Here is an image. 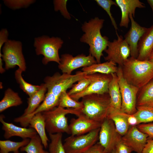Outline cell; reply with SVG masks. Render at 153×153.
<instances>
[{"label":"cell","instance_id":"obj_1","mask_svg":"<svg viewBox=\"0 0 153 153\" xmlns=\"http://www.w3.org/2000/svg\"><path fill=\"white\" fill-rule=\"evenodd\" d=\"M104 20L96 17L88 22H85L81 27L84 33L80 39L81 42L89 46V54L95 59L97 63H101V58L103 56V52L107 48L109 38L103 36L101 33Z\"/></svg>","mask_w":153,"mask_h":153},{"label":"cell","instance_id":"obj_2","mask_svg":"<svg viewBox=\"0 0 153 153\" xmlns=\"http://www.w3.org/2000/svg\"><path fill=\"white\" fill-rule=\"evenodd\" d=\"M123 76L129 84L140 88L153 78V62L129 57L122 67Z\"/></svg>","mask_w":153,"mask_h":153},{"label":"cell","instance_id":"obj_3","mask_svg":"<svg viewBox=\"0 0 153 153\" xmlns=\"http://www.w3.org/2000/svg\"><path fill=\"white\" fill-rule=\"evenodd\" d=\"M82 99L83 107L79 110L81 114L101 123L107 118L110 107L108 93L92 94L86 95Z\"/></svg>","mask_w":153,"mask_h":153},{"label":"cell","instance_id":"obj_4","mask_svg":"<svg viewBox=\"0 0 153 153\" xmlns=\"http://www.w3.org/2000/svg\"><path fill=\"white\" fill-rule=\"evenodd\" d=\"M45 123L46 129L48 134L66 133L70 134L69 125L66 115H81L79 110L73 109H65L56 107L42 112Z\"/></svg>","mask_w":153,"mask_h":153},{"label":"cell","instance_id":"obj_5","mask_svg":"<svg viewBox=\"0 0 153 153\" xmlns=\"http://www.w3.org/2000/svg\"><path fill=\"white\" fill-rule=\"evenodd\" d=\"M63 43L60 38L43 35L35 38L34 46L37 55L43 56L42 62L44 65H46L50 61L59 64L60 58L59 50Z\"/></svg>","mask_w":153,"mask_h":153},{"label":"cell","instance_id":"obj_6","mask_svg":"<svg viewBox=\"0 0 153 153\" xmlns=\"http://www.w3.org/2000/svg\"><path fill=\"white\" fill-rule=\"evenodd\" d=\"M87 75L83 71H78L75 75L65 73L61 74L57 72L51 76H47L44 79V84L47 92L58 97L61 93L73 86L74 83L78 82Z\"/></svg>","mask_w":153,"mask_h":153},{"label":"cell","instance_id":"obj_7","mask_svg":"<svg viewBox=\"0 0 153 153\" xmlns=\"http://www.w3.org/2000/svg\"><path fill=\"white\" fill-rule=\"evenodd\" d=\"M120 86L122 97L121 111L129 115L137 111V97L139 90L138 88L129 84L124 78L122 67L118 66L116 73Z\"/></svg>","mask_w":153,"mask_h":153},{"label":"cell","instance_id":"obj_8","mask_svg":"<svg viewBox=\"0 0 153 153\" xmlns=\"http://www.w3.org/2000/svg\"><path fill=\"white\" fill-rule=\"evenodd\" d=\"M3 54H0L5 63V69L8 70L16 66L23 72L26 68L25 59L22 50V44L19 41L8 40L4 44Z\"/></svg>","mask_w":153,"mask_h":153},{"label":"cell","instance_id":"obj_9","mask_svg":"<svg viewBox=\"0 0 153 153\" xmlns=\"http://www.w3.org/2000/svg\"><path fill=\"white\" fill-rule=\"evenodd\" d=\"M100 129V128L86 134L66 138L63 144L65 153H84L96 143Z\"/></svg>","mask_w":153,"mask_h":153},{"label":"cell","instance_id":"obj_10","mask_svg":"<svg viewBox=\"0 0 153 153\" xmlns=\"http://www.w3.org/2000/svg\"><path fill=\"white\" fill-rule=\"evenodd\" d=\"M117 38L112 42L109 41L107 48L104 51L107 56L104 57L105 60L111 61L122 67L129 57L130 50L128 43L121 35L116 34Z\"/></svg>","mask_w":153,"mask_h":153},{"label":"cell","instance_id":"obj_11","mask_svg":"<svg viewBox=\"0 0 153 153\" xmlns=\"http://www.w3.org/2000/svg\"><path fill=\"white\" fill-rule=\"evenodd\" d=\"M90 83L83 91L79 93L70 95L73 99L78 100L83 97L92 94H102L108 93V86L112 78L111 74L100 73L86 75Z\"/></svg>","mask_w":153,"mask_h":153},{"label":"cell","instance_id":"obj_12","mask_svg":"<svg viewBox=\"0 0 153 153\" xmlns=\"http://www.w3.org/2000/svg\"><path fill=\"white\" fill-rule=\"evenodd\" d=\"M121 137L111 120L107 118L102 122L99 139V143L104 149V153H111L115 148L117 142Z\"/></svg>","mask_w":153,"mask_h":153},{"label":"cell","instance_id":"obj_13","mask_svg":"<svg viewBox=\"0 0 153 153\" xmlns=\"http://www.w3.org/2000/svg\"><path fill=\"white\" fill-rule=\"evenodd\" d=\"M97 63L95 59L91 54L88 56L82 54L75 57L69 54L62 55L58 67L63 73L71 75L72 71L81 67L90 66Z\"/></svg>","mask_w":153,"mask_h":153},{"label":"cell","instance_id":"obj_14","mask_svg":"<svg viewBox=\"0 0 153 153\" xmlns=\"http://www.w3.org/2000/svg\"><path fill=\"white\" fill-rule=\"evenodd\" d=\"M148 139L147 135L139 130L136 126H131L121 138L122 142L136 153H142Z\"/></svg>","mask_w":153,"mask_h":153},{"label":"cell","instance_id":"obj_15","mask_svg":"<svg viewBox=\"0 0 153 153\" xmlns=\"http://www.w3.org/2000/svg\"><path fill=\"white\" fill-rule=\"evenodd\" d=\"M129 17L131 26L124 36V40L129 47L131 57L137 58L138 55V42L147 28L141 26L134 20L132 15L129 14Z\"/></svg>","mask_w":153,"mask_h":153},{"label":"cell","instance_id":"obj_16","mask_svg":"<svg viewBox=\"0 0 153 153\" xmlns=\"http://www.w3.org/2000/svg\"><path fill=\"white\" fill-rule=\"evenodd\" d=\"M101 124L81 114L77 118L71 120L69 125L70 134L77 136L87 133L100 128Z\"/></svg>","mask_w":153,"mask_h":153},{"label":"cell","instance_id":"obj_17","mask_svg":"<svg viewBox=\"0 0 153 153\" xmlns=\"http://www.w3.org/2000/svg\"><path fill=\"white\" fill-rule=\"evenodd\" d=\"M4 118L3 115H0V121L2 124V129L5 131L4 137L5 139H8L14 136L20 137L23 139H31L37 134L33 128L17 126L12 123L5 122Z\"/></svg>","mask_w":153,"mask_h":153},{"label":"cell","instance_id":"obj_18","mask_svg":"<svg viewBox=\"0 0 153 153\" xmlns=\"http://www.w3.org/2000/svg\"><path fill=\"white\" fill-rule=\"evenodd\" d=\"M117 5L121 12V18L120 26L127 28L130 22L129 15L131 14L135 17L136 8H145V5L139 0H116Z\"/></svg>","mask_w":153,"mask_h":153},{"label":"cell","instance_id":"obj_19","mask_svg":"<svg viewBox=\"0 0 153 153\" xmlns=\"http://www.w3.org/2000/svg\"><path fill=\"white\" fill-rule=\"evenodd\" d=\"M138 48V55L137 59L140 60H148L153 49V24L147 28L141 37Z\"/></svg>","mask_w":153,"mask_h":153},{"label":"cell","instance_id":"obj_20","mask_svg":"<svg viewBox=\"0 0 153 153\" xmlns=\"http://www.w3.org/2000/svg\"><path fill=\"white\" fill-rule=\"evenodd\" d=\"M136 106L137 110L153 107V78L139 89Z\"/></svg>","mask_w":153,"mask_h":153},{"label":"cell","instance_id":"obj_21","mask_svg":"<svg viewBox=\"0 0 153 153\" xmlns=\"http://www.w3.org/2000/svg\"><path fill=\"white\" fill-rule=\"evenodd\" d=\"M128 115L121 110L111 106L110 107L107 118L113 122L117 131L122 136L126 133L129 128L130 125L128 120Z\"/></svg>","mask_w":153,"mask_h":153},{"label":"cell","instance_id":"obj_22","mask_svg":"<svg viewBox=\"0 0 153 153\" xmlns=\"http://www.w3.org/2000/svg\"><path fill=\"white\" fill-rule=\"evenodd\" d=\"M112 78L108 86V94L110 98V106L120 110L122 97L118 77L116 73L111 74Z\"/></svg>","mask_w":153,"mask_h":153},{"label":"cell","instance_id":"obj_23","mask_svg":"<svg viewBox=\"0 0 153 153\" xmlns=\"http://www.w3.org/2000/svg\"><path fill=\"white\" fill-rule=\"evenodd\" d=\"M29 124L30 128L35 130L44 147L47 148L49 140L46 134L45 119L42 113L39 112L33 116L30 120Z\"/></svg>","mask_w":153,"mask_h":153},{"label":"cell","instance_id":"obj_24","mask_svg":"<svg viewBox=\"0 0 153 153\" xmlns=\"http://www.w3.org/2000/svg\"><path fill=\"white\" fill-rule=\"evenodd\" d=\"M117 64L111 61H107L103 63L94 64L90 66L83 67L82 71L89 75L96 73L109 74L116 73L118 69Z\"/></svg>","mask_w":153,"mask_h":153},{"label":"cell","instance_id":"obj_25","mask_svg":"<svg viewBox=\"0 0 153 153\" xmlns=\"http://www.w3.org/2000/svg\"><path fill=\"white\" fill-rule=\"evenodd\" d=\"M41 85V88L27 99V107L20 117H25L33 113L39 106L41 103L44 100L47 88L44 83L42 84Z\"/></svg>","mask_w":153,"mask_h":153},{"label":"cell","instance_id":"obj_26","mask_svg":"<svg viewBox=\"0 0 153 153\" xmlns=\"http://www.w3.org/2000/svg\"><path fill=\"white\" fill-rule=\"evenodd\" d=\"M22 101L18 94L10 88L5 91L4 96L0 101V112L12 107L22 104Z\"/></svg>","mask_w":153,"mask_h":153},{"label":"cell","instance_id":"obj_27","mask_svg":"<svg viewBox=\"0 0 153 153\" xmlns=\"http://www.w3.org/2000/svg\"><path fill=\"white\" fill-rule=\"evenodd\" d=\"M30 140L29 138L23 139L20 142H14L9 140L0 141V153H20L19 152V148L27 145Z\"/></svg>","mask_w":153,"mask_h":153},{"label":"cell","instance_id":"obj_28","mask_svg":"<svg viewBox=\"0 0 153 153\" xmlns=\"http://www.w3.org/2000/svg\"><path fill=\"white\" fill-rule=\"evenodd\" d=\"M23 71L18 68L15 73V77L21 89L30 97L38 91L41 88V85H35L27 82L23 78L22 73Z\"/></svg>","mask_w":153,"mask_h":153},{"label":"cell","instance_id":"obj_29","mask_svg":"<svg viewBox=\"0 0 153 153\" xmlns=\"http://www.w3.org/2000/svg\"><path fill=\"white\" fill-rule=\"evenodd\" d=\"M20 150L27 153H46L47 152V151L43 149L41 139L38 134L31 139L28 143L21 148Z\"/></svg>","mask_w":153,"mask_h":153},{"label":"cell","instance_id":"obj_30","mask_svg":"<svg viewBox=\"0 0 153 153\" xmlns=\"http://www.w3.org/2000/svg\"><path fill=\"white\" fill-rule=\"evenodd\" d=\"M58 107L63 108H72L79 110L82 108L83 105L81 101L80 102L73 99L66 91H64L60 96Z\"/></svg>","mask_w":153,"mask_h":153},{"label":"cell","instance_id":"obj_31","mask_svg":"<svg viewBox=\"0 0 153 153\" xmlns=\"http://www.w3.org/2000/svg\"><path fill=\"white\" fill-rule=\"evenodd\" d=\"M50 142L48 146L49 153H66L62 142V133L49 134Z\"/></svg>","mask_w":153,"mask_h":153},{"label":"cell","instance_id":"obj_32","mask_svg":"<svg viewBox=\"0 0 153 153\" xmlns=\"http://www.w3.org/2000/svg\"><path fill=\"white\" fill-rule=\"evenodd\" d=\"M95 1L98 5L107 12L110 19L112 25L115 29L116 33H118L117 30L118 29L116 21L110 12L111 7L112 5L117 6L115 1L112 0H96Z\"/></svg>","mask_w":153,"mask_h":153},{"label":"cell","instance_id":"obj_33","mask_svg":"<svg viewBox=\"0 0 153 153\" xmlns=\"http://www.w3.org/2000/svg\"><path fill=\"white\" fill-rule=\"evenodd\" d=\"M132 115L136 118L137 125L142 123H146L153 122V112L148 110H137L136 112Z\"/></svg>","mask_w":153,"mask_h":153},{"label":"cell","instance_id":"obj_34","mask_svg":"<svg viewBox=\"0 0 153 153\" xmlns=\"http://www.w3.org/2000/svg\"><path fill=\"white\" fill-rule=\"evenodd\" d=\"M33 0H5L4 4L8 8L13 10L26 8L35 2Z\"/></svg>","mask_w":153,"mask_h":153},{"label":"cell","instance_id":"obj_35","mask_svg":"<svg viewBox=\"0 0 153 153\" xmlns=\"http://www.w3.org/2000/svg\"><path fill=\"white\" fill-rule=\"evenodd\" d=\"M86 75L79 80L77 84L73 86L72 88L67 93L69 95L81 92L88 87L90 83V81Z\"/></svg>","mask_w":153,"mask_h":153},{"label":"cell","instance_id":"obj_36","mask_svg":"<svg viewBox=\"0 0 153 153\" xmlns=\"http://www.w3.org/2000/svg\"><path fill=\"white\" fill-rule=\"evenodd\" d=\"M67 0H55L53 1L55 11H59L61 15L65 18L70 20L71 17L66 7Z\"/></svg>","mask_w":153,"mask_h":153},{"label":"cell","instance_id":"obj_37","mask_svg":"<svg viewBox=\"0 0 153 153\" xmlns=\"http://www.w3.org/2000/svg\"><path fill=\"white\" fill-rule=\"evenodd\" d=\"M138 129L148 136V139H153V123H143L136 126Z\"/></svg>","mask_w":153,"mask_h":153},{"label":"cell","instance_id":"obj_38","mask_svg":"<svg viewBox=\"0 0 153 153\" xmlns=\"http://www.w3.org/2000/svg\"><path fill=\"white\" fill-rule=\"evenodd\" d=\"M115 148L117 153H131L133 151L131 148L122 142L121 138L117 142Z\"/></svg>","mask_w":153,"mask_h":153},{"label":"cell","instance_id":"obj_39","mask_svg":"<svg viewBox=\"0 0 153 153\" xmlns=\"http://www.w3.org/2000/svg\"><path fill=\"white\" fill-rule=\"evenodd\" d=\"M84 153H104V149L98 142L96 143Z\"/></svg>","mask_w":153,"mask_h":153},{"label":"cell","instance_id":"obj_40","mask_svg":"<svg viewBox=\"0 0 153 153\" xmlns=\"http://www.w3.org/2000/svg\"><path fill=\"white\" fill-rule=\"evenodd\" d=\"M8 32L6 29H2L0 31V52L3 45L8 40Z\"/></svg>","mask_w":153,"mask_h":153},{"label":"cell","instance_id":"obj_41","mask_svg":"<svg viewBox=\"0 0 153 153\" xmlns=\"http://www.w3.org/2000/svg\"><path fill=\"white\" fill-rule=\"evenodd\" d=\"M142 153H153V139H148Z\"/></svg>","mask_w":153,"mask_h":153},{"label":"cell","instance_id":"obj_42","mask_svg":"<svg viewBox=\"0 0 153 153\" xmlns=\"http://www.w3.org/2000/svg\"><path fill=\"white\" fill-rule=\"evenodd\" d=\"M128 121L130 126H136L137 125V120L133 115L129 114L128 116Z\"/></svg>","mask_w":153,"mask_h":153},{"label":"cell","instance_id":"obj_43","mask_svg":"<svg viewBox=\"0 0 153 153\" xmlns=\"http://www.w3.org/2000/svg\"><path fill=\"white\" fill-rule=\"evenodd\" d=\"M3 60L2 58H0V72L1 73H3L5 71V69L3 67Z\"/></svg>","mask_w":153,"mask_h":153},{"label":"cell","instance_id":"obj_44","mask_svg":"<svg viewBox=\"0 0 153 153\" xmlns=\"http://www.w3.org/2000/svg\"><path fill=\"white\" fill-rule=\"evenodd\" d=\"M147 2L151 8L153 16V0H147Z\"/></svg>","mask_w":153,"mask_h":153},{"label":"cell","instance_id":"obj_45","mask_svg":"<svg viewBox=\"0 0 153 153\" xmlns=\"http://www.w3.org/2000/svg\"><path fill=\"white\" fill-rule=\"evenodd\" d=\"M148 60L151 62H153V49L150 55Z\"/></svg>","mask_w":153,"mask_h":153},{"label":"cell","instance_id":"obj_46","mask_svg":"<svg viewBox=\"0 0 153 153\" xmlns=\"http://www.w3.org/2000/svg\"><path fill=\"white\" fill-rule=\"evenodd\" d=\"M147 109L148 110L151 111H152L153 112V107L151 108H146V109ZM140 110V109H139Z\"/></svg>","mask_w":153,"mask_h":153},{"label":"cell","instance_id":"obj_47","mask_svg":"<svg viewBox=\"0 0 153 153\" xmlns=\"http://www.w3.org/2000/svg\"><path fill=\"white\" fill-rule=\"evenodd\" d=\"M111 153H117L116 148L114 149Z\"/></svg>","mask_w":153,"mask_h":153},{"label":"cell","instance_id":"obj_48","mask_svg":"<svg viewBox=\"0 0 153 153\" xmlns=\"http://www.w3.org/2000/svg\"><path fill=\"white\" fill-rule=\"evenodd\" d=\"M46 153H49V152H48L47 151V152H46Z\"/></svg>","mask_w":153,"mask_h":153}]
</instances>
